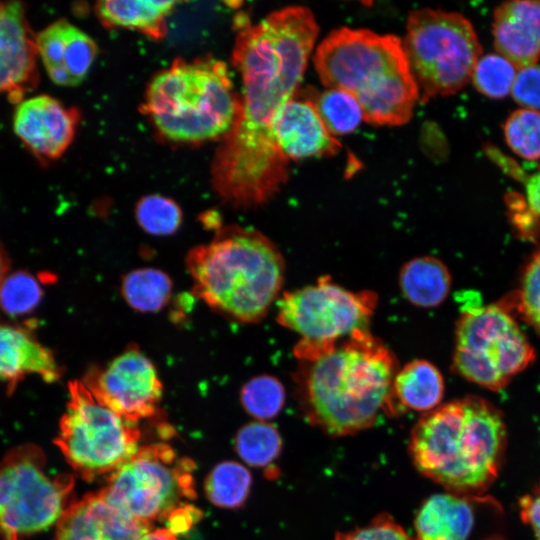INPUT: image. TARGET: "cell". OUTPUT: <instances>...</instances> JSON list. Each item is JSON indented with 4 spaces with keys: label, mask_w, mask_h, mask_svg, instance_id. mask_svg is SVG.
Returning <instances> with one entry per match:
<instances>
[{
    "label": "cell",
    "mask_w": 540,
    "mask_h": 540,
    "mask_svg": "<svg viewBox=\"0 0 540 540\" xmlns=\"http://www.w3.org/2000/svg\"><path fill=\"white\" fill-rule=\"evenodd\" d=\"M317 35L313 13L302 6L274 11L238 32L232 63L241 76L240 112L212 163V185L225 203L255 208L286 182L289 163L275 145L272 122L297 94Z\"/></svg>",
    "instance_id": "obj_1"
},
{
    "label": "cell",
    "mask_w": 540,
    "mask_h": 540,
    "mask_svg": "<svg viewBox=\"0 0 540 540\" xmlns=\"http://www.w3.org/2000/svg\"><path fill=\"white\" fill-rule=\"evenodd\" d=\"M293 379L307 420L331 436L371 427L390 411L395 354L369 330H359L328 352L298 361Z\"/></svg>",
    "instance_id": "obj_2"
},
{
    "label": "cell",
    "mask_w": 540,
    "mask_h": 540,
    "mask_svg": "<svg viewBox=\"0 0 540 540\" xmlns=\"http://www.w3.org/2000/svg\"><path fill=\"white\" fill-rule=\"evenodd\" d=\"M505 447L501 412L478 396L424 413L412 429L409 444L417 470L459 495H480L492 484Z\"/></svg>",
    "instance_id": "obj_3"
},
{
    "label": "cell",
    "mask_w": 540,
    "mask_h": 540,
    "mask_svg": "<svg viewBox=\"0 0 540 540\" xmlns=\"http://www.w3.org/2000/svg\"><path fill=\"white\" fill-rule=\"evenodd\" d=\"M192 293L220 315L256 323L278 297L285 261L263 233L238 225L220 227L206 244L191 248L185 259Z\"/></svg>",
    "instance_id": "obj_4"
},
{
    "label": "cell",
    "mask_w": 540,
    "mask_h": 540,
    "mask_svg": "<svg viewBox=\"0 0 540 540\" xmlns=\"http://www.w3.org/2000/svg\"><path fill=\"white\" fill-rule=\"evenodd\" d=\"M313 61L327 88L358 101L365 121L400 126L411 119L419 92L398 36L341 27L319 43Z\"/></svg>",
    "instance_id": "obj_5"
},
{
    "label": "cell",
    "mask_w": 540,
    "mask_h": 540,
    "mask_svg": "<svg viewBox=\"0 0 540 540\" xmlns=\"http://www.w3.org/2000/svg\"><path fill=\"white\" fill-rule=\"evenodd\" d=\"M144 110L165 138L198 143L230 133L240 112V96L221 60L176 59L149 82Z\"/></svg>",
    "instance_id": "obj_6"
},
{
    "label": "cell",
    "mask_w": 540,
    "mask_h": 540,
    "mask_svg": "<svg viewBox=\"0 0 540 540\" xmlns=\"http://www.w3.org/2000/svg\"><path fill=\"white\" fill-rule=\"evenodd\" d=\"M419 101L449 96L471 80L481 46L470 21L457 12H410L402 40Z\"/></svg>",
    "instance_id": "obj_7"
},
{
    "label": "cell",
    "mask_w": 540,
    "mask_h": 540,
    "mask_svg": "<svg viewBox=\"0 0 540 540\" xmlns=\"http://www.w3.org/2000/svg\"><path fill=\"white\" fill-rule=\"evenodd\" d=\"M373 291H350L329 276L285 292L278 301L277 322L300 336L293 353L298 361L314 359L359 330H369L377 307Z\"/></svg>",
    "instance_id": "obj_8"
},
{
    "label": "cell",
    "mask_w": 540,
    "mask_h": 540,
    "mask_svg": "<svg viewBox=\"0 0 540 540\" xmlns=\"http://www.w3.org/2000/svg\"><path fill=\"white\" fill-rule=\"evenodd\" d=\"M74 477L52 474L43 450L23 444L0 459V537L26 540L57 524L71 503Z\"/></svg>",
    "instance_id": "obj_9"
},
{
    "label": "cell",
    "mask_w": 540,
    "mask_h": 540,
    "mask_svg": "<svg viewBox=\"0 0 540 540\" xmlns=\"http://www.w3.org/2000/svg\"><path fill=\"white\" fill-rule=\"evenodd\" d=\"M69 400L54 443L74 471L93 481L113 473L138 451L137 423L99 402L81 380L68 384Z\"/></svg>",
    "instance_id": "obj_10"
},
{
    "label": "cell",
    "mask_w": 540,
    "mask_h": 540,
    "mask_svg": "<svg viewBox=\"0 0 540 540\" xmlns=\"http://www.w3.org/2000/svg\"><path fill=\"white\" fill-rule=\"evenodd\" d=\"M455 373L490 390L504 388L535 351L503 304L466 306L455 330Z\"/></svg>",
    "instance_id": "obj_11"
},
{
    "label": "cell",
    "mask_w": 540,
    "mask_h": 540,
    "mask_svg": "<svg viewBox=\"0 0 540 540\" xmlns=\"http://www.w3.org/2000/svg\"><path fill=\"white\" fill-rule=\"evenodd\" d=\"M194 469L195 463L189 458L178 459L171 446L152 444L139 448L111 473L98 493L108 504L138 520H166L195 498Z\"/></svg>",
    "instance_id": "obj_12"
},
{
    "label": "cell",
    "mask_w": 540,
    "mask_h": 540,
    "mask_svg": "<svg viewBox=\"0 0 540 540\" xmlns=\"http://www.w3.org/2000/svg\"><path fill=\"white\" fill-rule=\"evenodd\" d=\"M82 381L99 402L135 423L157 413L163 393L156 367L136 345L91 368Z\"/></svg>",
    "instance_id": "obj_13"
},
{
    "label": "cell",
    "mask_w": 540,
    "mask_h": 540,
    "mask_svg": "<svg viewBox=\"0 0 540 540\" xmlns=\"http://www.w3.org/2000/svg\"><path fill=\"white\" fill-rule=\"evenodd\" d=\"M415 540H506L504 511L491 496L435 494L415 518Z\"/></svg>",
    "instance_id": "obj_14"
},
{
    "label": "cell",
    "mask_w": 540,
    "mask_h": 540,
    "mask_svg": "<svg viewBox=\"0 0 540 540\" xmlns=\"http://www.w3.org/2000/svg\"><path fill=\"white\" fill-rule=\"evenodd\" d=\"M79 113L57 99L39 95L20 102L14 113V131L40 160H55L75 136Z\"/></svg>",
    "instance_id": "obj_15"
},
{
    "label": "cell",
    "mask_w": 540,
    "mask_h": 540,
    "mask_svg": "<svg viewBox=\"0 0 540 540\" xmlns=\"http://www.w3.org/2000/svg\"><path fill=\"white\" fill-rule=\"evenodd\" d=\"M38 49L20 2H0V92L18 102L38 82Z\"/></svg>",
    "instance_id": "obj_16"
},
{
    "label": "cell",
    "mask_w": 540,
    "mask_h": 540,
    "mask_svg": "<svg viewBox=\"0 0 540 540\" xmlns=\"http://www.w3.org/2000/svg\"><path fill=\"white\" fill-rule=\"evenodd\" d=\"M150 528L151 523L123 513L93 492L69 504L54 540H141Z\"/></svg>",
    "instance_id": "obj_17"
},
{
    "label": "cell",
    "mask_w": 540,
    "mask_h": 540,
    "mask_svg": "<svg viewBox=\"0 0 540 540\" xmlns=\"http://www.w3.org/2000/svg\"><path fill=\"white\" fill-rule=\"evenodd\" d=\"M271 132L281 156L289 163L338 153L341 143L330 134L314 105L294 96L276 113Z\"/></svg>",
    "instance_id": "obj_18"
},
{
    "label": "cell",
    "mask_w": 540,
    "mask_h": 540,
    "mask_svg": "<svg viewBox=\"0 0 540 540\" xmlns=\"http://www.w3.org/2000/svg\"><path fill=\"white\" fill-rule=\"evenodd\" d=\"M492 33L498 54L517 69L540 58V1L504 2L494 11Z\"/></svg>",
    "instance_id": "obj_19"
},
{
    "label": "cell",
    "mask_w": 540,
    "mask_h": 540,
    "mask_svg": "<svg viewBox=\"0 0 540 540\" xmlns=\"http://www.w3.org/2000/svg\"><path fill=\"white\" fill-rule=\"evenodd\" d=\"M27 374L52 383L61 377L53 352L43 346L30 327L0 324V381L11 395Z\"/></svg>",
    "instance_id": "obj_20"
},
{
    "label": "cell",
    "mask_w": 540,
    "mask_h": 540,
    "mask_svg": "<svg viewBox=\"0 0 540 540\" xmlns=\"http://www.w3.org/2000/svg\"><path fill=\"white\" fill-rule=\"evenodd\" d=\"M444 394V379L431 362L416 359L399 368L392 383L389 414L397 409L429 412L439 406Z\"/></svg>",
    "instance_id": "obj_21"
},
{
    "label": "cell",
    "mask_w": 540,
    "mask_h": 540,
    "mask_svg": "<svg viewBox=\"0 0 540 540\" xmlns=\"http://www.w3.org/2000/svg\"><path fill=\"white\" fill-rule=\"evenodd\" d=\"M451 282L447 266L430 255L410 259L399 272L403 297L421 308H432L443 303L449 295Z\"/></svg>",
    "instance_id": "obj_22"
},
{
    "label": "cell",
    "mask_w": 540,
    "mask_h": 540,
    "mask_svg": "<svg viewBox=\"0 0 540 540\" xmlns=\"http://www.w3.org/2000/svg\"><path fill=\"white\" fill-rule=\"evenodd\" d=\"M174 1H100L95 11L107 27L136 30L153 39H162L166 34V19L175 8Z\"/></svg>",
    "instance_id": "obj_23"
},
{
    "label": "cell",
    "mask_w": 540,
    "mask_h": 540,
    "mask_svg": "<svg viewBox=\"0 0 540 540\" xmlns=\"http://www.w3.org/2000/svg\"><path fill=\"white\" fill-rule=\"evenodd\" d=\"M171 278L155 268H139L124 275L121 293L125 302L135 311L158 312L172 296Z\"/></svg>",
    "instance_id": "obj_24"
},
{
    "label": "cell",
    "mask_w": 540,
    "mask_h": 540,
    "mask_svg": "<svg viewBox=\"0 0 540 540\" xmlns=\"http://www.w3.org/2000/svg\"><path fill=\"white\" fill-rule=\"evenodd\" d=\"M315 107L331 135L343 136L354 132L364 120L358 101L349 93L335 88L313 91L305 96Z\"/></svg>",
    "instance_id": "obj_25"
},
{
    "label": "cell",
    "mask_w": 540,
    "mask_h": 540,
    "mask_svg": "<svg viewBox=\"0 0 540 540\" xmlns=\"http://www.w3.org/2000/svg\"><path fill=\"white\" fill-rule=\"evenodd\" d=\"M251 483V474L245 466L235 461H224L208 474L204 490L212 504L234 509L245 503Z\"/></svg>",
    "instance_id": "obj_26"
},
{
    "label": "cell",
    "mask_w": 540,
    "mask_h": 540,
    "mask_svg": "<svg viewBox=\"0 0 540 540\" xmlns=\"http://www.w3.org/2000/svg\"><path fill=\"white\" fill-rule=\"evenodd\" d=\"M235 448L245 463L254 467H266L279 456L282 439L273 425L256 421L244 425L238 431Z\"/></svg>",
    "instance_id": "obj_27"
},
{
    "label": "cell",
    "mask_w": 540,
    "mask_h": 540,
    "mask_svg": "<svg viewBox=\"0 0 540 540\" xmlns=\"http://www.w3.org/2000/svg\"><path fill=\"white\" fill-rule=\"evenodd\" d=\"M286 392L282 382L272 375H258L241 388L240 401L245 411L264 421L277 416L285 404Z\"/></svg>",
    "instance_id": "obj_28"
},
{
    "label": "cell",
    "mask_w": 540,
    "mask_h": 540,
    "mask_svg": "<svg viewBox=\"0 0 540 540\" xmlns=\"http://www.w3.org/2000/svg\"><path fill=\"white\" fill-rule=\"evenodd\" d=\"M135 217L147 233L166 236L175 233L182 223V211L172 199L159 194L142 197L136 204Z\"/></svg>",
    "instance_id": "obj_29"
},
{
    "label": "cell",
    "mask_w": 540,
    "mask_h": 540,
    "mask_svg": "<svg viewBox=\"0 0 540 540\" xmlns=\"http://www.w3.org/2000/svg\"><path fill=\"white\" fill-rule=\"evenodd\" d=\"M504 137L513 152L523 159H540V112L521 108L512 112L504 127Z\"/></svg>",
    "instance_id": "obj_30"
},
{
    "label": "cell",
    "mask_w": 540,
    "mask_h": 540,
    "mask_svg": "<svg viewBox=\"0 0 540 540\" xmlns=\"http://www.w3.org/2000/svg\"><path fill=\"white\" fill-rule=\"evenodd\" d=\"M517 68L500 54L481 56L472 73L475 88L483 95L500 99L511 92Z\"/></svg>",
    "instance_id": "obj_31"
},
{
    "label": "cell",
    "mask_w": 540,
    "mask_h": 540,
    "mask_svg": "<svg viewBox=\"0 0 540 540\" xmlns=\"http://www.w3.org/2000/svg\"><path fill=\"white\" fill-rule=\"evenodd\" d=\"M42 298L43 290L38 279L25 271L6 276L0 288V308L9 316L32 312Z\"/></svg>",
    "instance_id": "obj_32"
},
{
    "label": "cell",
    "mask_w": 540,
    "mask_h": 540,
    "mask_svg": "<svg viewBox=\"0 0 540 540\" xmlns=\"http://www.w3.org/2000/svg\"><path fill=\"white\" fill-rule=\"evenodd\" d=\"M97 55V46L85 32L68 22L63 50V68L76 86L84 80Z\"/></svg>",
    "instance_id": "obj_33"
},
{
    "label": "cell",
    "mask_w": 540,
    "mask_h": 540,
    "mask_svg": "<svg viewBox=\"0 0 540 540\" xmlns=\"http://www.w3.org/2000/svg\"><path fill=\"white\" fill-rule=\"evenodd\" d=\"M67 24V20L60 19L47 26L36 35V45L52 81L61 86H74L63 68Z\"/></svg>",
    "instance_id": "obj_34"
},
{
    "label": "cell",
    "mask_w": 540,
    "mask_h": 540,
    "mask_svg": "<svg viewBox=\"0 0 540 540\" xmlns=\"http://www.w3.org/2000/svg\"><path fill=\"white\" fill-rule=\"evenodd\" d=\"M515 303L524 320L540 334V247L523 270Z\"/></svg>",
    "instance_id": "obj_35"
},
{
    "label": "cell",
    "mask_w": 540,
    "mask_h": 540,
    "mask_svg": "<svg viewBox=\"0 0 540 540\" xmlns=\"http://www.w3.org/2000/svg\"><path fill=\"white\" fill-rule=\"evenodd\" d=\"M334 540H415L390 515L383 513L368 525L339 533Z\"/></svg>",
    "instance_id": "obj_36"
},
{
    "label": "cell",
    "mask_w": 540,
    "mask_h": 540,
    "mask_svg": "<svg viewBox=\"0 0 540 540\" xmlns=\"http://www.w3.org/2000/svg\"><path fill=\"white\" fill-rule=\"evenodd\" d=\"M510 93L523 108L540 109V65L518 69Z\"/></svg>",
    "instance_id": "obj_37"
},
{
    "label": "cell",
    "mask_w": 540,
    "mask_h": 540,
    "mask_svg": "<svg viewBox=\"0 0 540 540\" xmlns=\"http://www.w3.org/2000/svg\"><path fill=\"white\" fill-rule=\"evenodd\" d=\"M510 219L517 232L524 238H533L539 235L540 221L527 201L517 193H509L506 199Z\"/></svg>",
    "instance_id": "obj_38"
},
{
    "label": "cell",
    "mask_w": 540,
    "mask_h": 540,
    "mask_svg": "<svg viewBox=\"0 0 540 540\" xmlns=\"http://www.w3.org/2000/svg\"><path fill=\"white\" fill-rule=\"evenodd\" d=\"M520 514L522 520L532 527L536 539L540 540V484L520 499Z\"/></svg>",
    "instance_id": "obj_39"
},
{
    "label": "cell",
    "mask_w": 540,
    "mask_h": 540,
    "mask_svg": "<svg viewBox=\"0 0 540 540\" xmlns=\"http://www.w3.org/2000/svg\"><path fill=\"white\" fill-rule=\"evenodd\" d=\"M202 516L200 510L191 505L182 506L174 510L166 519L169 530L174 534H180L196 523Z\"/></svg>",
    "instance_id": "obj_40"
},
{
    "label": "cell",
    "mask_w": 540,
    "mask_h": 540,
    "mask_svg": "<svg viewBox=\"0 0 540 540\" xmlns=\"http://www.w3.org/2000/svg\"><path fill=\"white\" fill-rule=\"evenodd\" d=\"M526 201L540 216V169L530 175L526 181Z\"/></svg>",
    "instance_id": "obj_41"
},
{
    "label": "cell",
    "mask_w": 540,
    "mask_h": 540,
    "mask_svg": "<svg viewBox=\"0 0 540 540\" xmlns=\"http://www.w3.org/2000/svg\"><path fill=\"white\" fill-rule=\"evenodd\" d=\"M141 540H178L169 529L162 528L148 532Z\"/></svg>",
    "instance_id": "obj_42"
},
{
    "label": "cell",
    "mask_w": 540,
    "mask_h": 540,
    "mask_svg": "<svg viewBox=\"0 0 540 540\" xmlns=\"http://www.w3.org/2000/svg\"><path fill=\"white\" fill-rule=\"evenodd\" d=\"M10 267L8 255L0 242V288Z\"/></svg>",
    "instance_id": "obj_43"
}]
</instances>
